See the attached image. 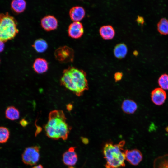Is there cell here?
<instances>
[{
  "label": "cell",
  "instance_id": "3",
  "mask_svg": "<svg viewBox=\"0 0 168 168\" xmlns=\"http://www.w3.org/2000/svg\"><path fill=\"white\" fill-rule=\"evenodd\" d=\"M125 143L124 140H122L117 144L111 142L105 143L103 148L104 158L106 161L105 168H119L125 166L123 148Z\"/></svg>",
  "mask_w": 168,
  "mask_h": 168
},
{
  "label": "cell",
  "instance_id": "19",
  "mask_svg": "<svg viewBox=\"0 0 168 168\" xmlns=\"http://www.w3.org/2000/svg\"><path fill=\"white\" fill-rule=\"evenodd\" d=\"M6 117L11 120L18 119L20 117V112L18 109L13 106H10L6 109L5 111Z\"/></svg>",
  "mask_w": 168,
  "mask_h": 168
},
{
  "label": "cell",
  "instance_id": "13",
  "mask_svg": "<svg viewBox=\"0 0 168 168\" xmlns=\"http://www.w3.org/2000/svg\"><path fill=\"white\" fill-rule=\"evenodd\" d=\"M33 68L34 71L38 74L44 73L48 69V63L46 60L42 58H38L35 59Z\"/></svg>",
  "mask_w": 168,
  "mask_h": 168
},
{
  "label": "cell",
  "instance_id": "20",
  "mask_svg": "<svg viewBox=\"0 0 168 168\" xmlns=\"http://www.w3.org/2000/svg\"><path fill=\"white\" fill-rule=\"evenodd\" d=\"M32 46L36 51L38 53L44 52L48 47L46 41L42 38L36 40L34 42Z\"/></svg>",
  "mask_w": 168,
  "mask_h": 168
},
{
  "label": "cell",
  "instance_id": "29",
  "mask_svg": "<svg viewBox=\"0 0 168 168\" xmlns=\"http://www.w3.org/2000/svg\"><path fill=\"white\" fill-rule=\"evenodd\" d=\"M73 107V105L71 104H68L66 106L67 109L69 111H71L72 110Z\"/></svg>",
  "mask_w": 168,
  "mask_h": 168
},
{
  "label": "cell",
  "instance_id": "10",
  "mask_svg": "<svg viewBox=\"0 0 168 168\" xmlns=\"http://www.w3.org/2000/svg\"><path fill=\"white\" fill-rule=\"evenodd\" d=\"M75 147H71L63 154L62 159L65 165L72 166L76 163L78 160V157L75 151Z\"/></svg>",
  "mask_w": 168,
  "mask_h": 168
},
{
  "label": "cell",
  "instance_id": "14",
  "mask_svg": "<svg viewBox=\"0 0 168 168\" xmlns=\"http://www.w3.org/2000/svg\"><path fill=\"white\" fill-rule=\"evenodd\" d=\"M121 107L123 112L128 114L134 113L138 108L136 103L133 100L129 99L124 100Z\"/></svg>",
  "mask_w": 168,
  "mask_h": 168
},
{
  "label": "cell",
  "instance_id": "1",
  "mask_svg": "<svg viewBox=\"0 0 168 168\" xmlns=\"http://www.w3.org/2000/svg\"><path fill=\"white\" fill-rule=\"evenodd\" d=\"M60 83L78 96H81L89 88L86 72L72 66L63 71Z\"/></svg>",
  "mask_w": 168,
  "mask_h": 168
},
{
  "label": "cell",
  "instance_id": "31",
  "mask_svg": "<svg viewBox=\"0 0 168 168\" xmlns=\"http://www.w3.org/2000/svg\"><path fill=\"white\" fill-rule=\"evenodd\" d=\"M133 54L134 55L136 56L138 54V52L136 51H135L133 52Z\"/></svg>",
  "mask_w": 168,
  "mask_h": 168
},
{
  "label": "cell",
  "instance_id": "17",
  "mask_svg": "<svg viewBox=\"0 0 168 168\" xmlns=\"http://www.w3.org/2000/svg\"><path fill=\"white\" fill-rule=\"evenodd\" d=\"M26 7V2L23 0H14L11 3L12 9L16 13H20L23 12Z\"/></svg>",
  "mask_w": 168,
  "mask_h": 168
},
{
  "label": "cell",
  "instance_id": "5",
  "mask_svg": "<svg viewBox=\"0 0 168 168\" xmlns=\"http://www.w3.org/2000/svg\"><path fill=\"white\" fill-rule=\"evenodd\" d=\"M40 147L36 145L26 148L21 156L23 162L31 166L37 164L40 157Z\"/></svg>",
  "mask_w": 168,
  "mask_h": 168
},
{
  "label": "cell",
  "instance_id": "12",
  "mask_svg": "<svg viewBox=\"0 0 168 168\" xmlns=\"http://www.w3.org/2000/svg\"><path fill=\"white\" fill-rule=\"evenodd\" d=\"M85 14L84 8L80 6H74L69 11L70 18L74 21H79L84 18Z\"/></svg>",
  "mask_w": 168,
  "mask_h": 168
},
{
  "label": "cell",
  "instance_id": "18",
  "mask_svg": "<svg viewBox=\"0 0 168 168\" xmlns=\"http://www.w3.org/2000/svg\"><path fill=\"white\" fill-rule=\"evenodd\" d=\"M127 48L124 43H119L117 44L114 49V55L119 59H122L126 55L127 52Z\"/></svg>",
  "mask_w": 168,
  "mask_h": 168
},
{
  "label": "cell",
  "instance_id": "7",
  "mask_svg": "<svg viewBox=\"0 0 168 168\" xmlns=\"http://www.w3.org/2000/svg\"><path fill=\"white\" fill-rule=\"evenodd\" d=\"M125 158L132 165H138L142 161L143 156L142 152L137 149L124 150Z\"/></svg>",
  "mask_w": 168,
  "mask_h": 168
},
{
  "label": "cell",
  "instance_id": "15",
  "mask_svg": "<svg viewBox=\"0 0 168 168\" xmlns=\"http://www.w3.org/2000/svg\"><path fill=\"white\" fill-rule=\"evenodd\" d=\"M99 32L101 37L105 40L113 38L115 33L113 27L109 25H105L101 26Z\"/></svg>",
  "mask_w": 168,
  "mask_h": 168
},
{
  "label": "cell",
  "instance_id": "28",
  "mask_svg": "<svg viewBox=\"0 0 168 168\" xmlns=\"http://www.w3.org/2000/svg\"><path fill=\"white\" fill-rule=\"evenodd\" d=\"M4 48V42L0 41V53L3 50Z\"/></svg>",
  "mask_w": 168,
  "mask_h": 168
},
{
  "label": "cell",
  "instance_id": "22",
  "mask_svg": "<svg viewBox=\"0 0 168 168\" xmlns=\"http://www.w3.org/2000/svg\"><path fill=\"white\" fill-rule=\"evenodd\" d=\"M10 136L8 129L4 127H0V143H6Z\"/></svg>",
  "mask_w": 168,
  "mask_h": 168
},
{
  "label": "cell",
  "instance_id": "33",
  "mask_svg": "<svg viewBox=\"0 0 168 168\" xmlns=\"http://www.w3.org/2000/svg\"><path fill=\"white\" fill-rule=\"evenodd\" d=\"M68 168H75L72 166H71L69 167Z\"/></svg>",
  "mask_w": 168,
  "mask_h": 168
},
{
  "label": "cell",
  "instance_id": "32",
  "mask_svg": "<svg viewBox=\"0 0 168 168\" xmlns=\"http://www.w3.org/2000/svg\"><path fill=\"white\" fill-rule=\"evenodd\" d=\"M166 131L168 133V126H167L165 128Z\"/></svg>",
  "mask_w": 168,
  "mask_h": 168
},
{
  "label": "cell",
  "instance_id": "24",
  "mask_svg": "<svg viewBox=\"0 0 168 168\" xmlns=\"http://www.w3.org/2000/svg\"><path fill=\"white\" fill-rule=\"evenodd\" d=\"M123 77V74L120 72H117L115 73L114 76V78L116 82L120 81Z\"/></svg>",
  "mask_w": 168,
  "mask_h": 168
},
{
  "label": "cell",
  "instance_id": "6",
  "mask_svg": "<svg viewBox=\"0 0 168 168\" xmlns=\"http://www.w3.org/2000/svg\"><path fill=\"white\" fill-rule=\"evenodd\" d=\"M56 60L62 63L72 62L74 57V52L71 48L64 46L57 48L54 52Z\"/></svg>",
  "mask_w": 168,
  "mask_h": 168
},
{
  "label": "cell",
  "instance_id": "16",
  "mask_svg": "<svg viewBox=\"0 0 168 168\" xmlns=\"http://www.w3.org/2000/svg\"><path fill=\"white\" fill-rule=\"evenodd\" d=\"M153 168H168V154L156 158L153 161Z\"/></svg>",
  "mask_w": 168,
  "mask_h": 168
},
{
  "label": "cell",
  "instance_id": "21",
  "mask_svg": "<svg viewBox=\"0 0 168 168\" xmlns=\"http://www.w3.org/2000/svg\"><path fill=\"white\" fill-rule=\"evenodd\" d=\"M157 29L161 35H166L168 34V20L165 18L160 19L157 24Z\"/></svg>",
  "mask_w": 168,
  "mask_h": 168
},
{
  "label": "cell",
  "instance_id": "2",
  "mask_svg": "<svg viewBox=\"0 0 168 168\" xmlns=\"http://www.w3.org/2000/svg\"><path fill=\"white\" fill-rule=\"evenodd\" d=\"M63 112L54 110L49 115L47 122L44 126L46 134L49 138L54 140L67 139L72 127L67 122Z\"/></svg>",
  "mask_w": 168,
  "mask_h": 168
},
{
  "label": "cell",
  "instance_id": "4",
  "mask_svg": "<svg viewBox=\"0 0 168 168\" xmlns=\"http://www.w3.org/2000/svg\"><path fill=\"white\" fill-rule=\"evenodd\" d=\"M16 20L8 12L0 13V41L4 43L13 39L18 33Z\"/></svg>",
  "mask_w": 168,
  "mask_h": 168
},
{
  "label": "cell",
  "instance_id": "8",
  "mask_svg": "<svg viewBox=\"0 0 168 168\" xmlns=\"http://www.w3.org/2000/svg\"><path fill=\"white\" fill-rule=\"evenodd\" d=\"M84 32L83 25L79 21H74L69 25L68 33L70 37L78 39L81 37Z\"/></svg>",
  "mask_w": 168,
  "mask_h": 168
},
{
  "label": "cell",
  "instance_id": "9",
  "mask_svg": "<svg viewBox=\"0 0 168 168\" xmlns=\"http://www.w3.org/2000/svg\"><path fill=\"white\" fill-rule=\"evenodd\" d=\"M41 25L44 30L46 31H50L57 29L58 21L57 19L53 16L48 15L41 19Z\"/></svg>",
  "mask_w": 168,
  "mask_h": 168
},
{
  "label": "cell",
  "instance_id": "23",
  "mask_svg": "<svg viewBox=\"0 0 168 168\" xmlns=\"http://www.w3.org/2000/svg\"><path fill=\"white\" fill-rule=\"evenodd\" d=\"M158 83L161 88L168 90V75L165 73L161 75L158 79Z\"/></svg>",
  "mask_w": 168,
  "mask_h": 168
},
{
  "label": "cell",
  "instance_id": "30",
  "mask_svg": "<svg viewBox=\"0 0 168 168\" xmlns=\"http://www.w3.org/2000/svg\"><path fill=\"white\" fill-rule=\"evenodd\" d=\"M32 168H44L43 166L41 165H39L36 166H35Z\"/></svg>",
  "mask_w": 168,
  "mask_h": 168
},
{
  "label": "cell",
  "instance_id": "11",
  "mask_svg": "<svg viewBox=\"0 0 168 168\" xmlns=\"http://www.w3.org/2000/svg\"><path fill=\"white\" fill-rule=\"evenodd\" d=\"M166 98V92L161 88H155L151 92V100L156 105H162L165 102Z\"/></svg>",
  "mask_w": 168,
  "mask_h": 168
},
{
  "label": "cell",
  "instance_id": "25",
  "mask_svg": "<svg viewBox=\"0 0 168 168\" xmlns=\"http://www.w3.org/2000/svg\"><path fill=\"white\" fill-rule=\"evenodd\" d=\"M21 125L23 127L26 126L29 124V122L25 119H21L20 121Z\"/></svg>",
  "mask_w": 168,
  "mask_h": 168
},
{
  "label": "cell",
  "instance_id": "26",
  "mask_svg": "<svg viewBox=\"0 0 168 168\" xmlns=\"http://www.w3.org/2000/svg\"><path fill=\"white\" fill-rule=\"evenodd\" d=\"M136 21L138 24L142 25L144 23V20L143 17L138 16Z\"/></svg>",
  "mask_w": 168,
  "mask_h": 168
},
{
  "label": "cell",
  "instance_id": "34",
  "mask_svg": "<svg viewBox=\"0 0 168 168\" xmlns=\"http://www.w3.org/2000/svg\"></svg>",
  "mask_w": 168,
  "mask_h": 168
},
{
  "label": "cell",
  "instance_id": "27",
  "mask_svg": "<svg viewBox=\"0 0 168 168\" xmlns=\"http://www.w3.org/2000/svg\"><path fill=\"white\" fill-rule=\"evenodd\" d=\"M81 138L82 142L84 144L86 145L88 144L89 140L87 138L82 137H81Z\"/></svg>",
  "mask_w": 168,
  "mask_h": 168
}]
</instances>
